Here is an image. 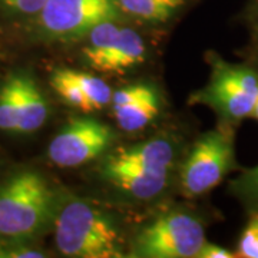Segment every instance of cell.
<instances>
[{"label":"cell","mask_w":258,"mask_h":258,"mask_svg":"<svg viewBox=\"0 0 258 258\" xmlns=\"http://www.w3.org/2000/svg\"><path fill=\"white\" fill-rule=\"evenodd\" d=\"M52 230L56 248L63 257H125L116 221L88 200L60 195Z\"/></svg>","instance_id":"cell-1"},{"label":"cell","mask_w":258,"mask_h":258,"mask_svg":"<svg viewBox=\"0 0 258 258\" xmlns=\"http://www.w3.org/2000/svg\"><path fill=\"white\" fill-rule=\"evenodd\" d=\"M59 200L39 171L12 174L0 185V238L35 241L52 230Z\"/></svg>","instance_id":"cell-2"},{"label":"cell","mask_w":258,"mask_h":258,"mask_svg":"<svg viewBox=\"0 0 258 258\" xmlns=\"http://www.w3.org/2000/svg\"><path fill=\"white\" fill-rule=\"evenodd\" d=\"M210 81L191 95V105H205L220 118V123L237 126L251 118L258 101V69L249 63H232L222 56H208Z\"/></svg>","instance_id":"cell-3"},{"label":"cell","mask_w":258,"mask_h":258,"mask_svg":"<svg viewBox=\"0 0 258 258\" xmlns=\"http://www.w3.org/2000/svg\"><path fill=\"white\" fill-rule=\"evenodd\" d=\"M234 138L235 128L220 123L194 142L179 171V186L185 197L205 195L228 174L240 169Z\"/></svg>","instance_id":"cell-4"},{"label":"cell","mask_w":258,"mask_h":258,"mask_svg":"<svg viewBox=\"0 0 258 258\" xmlns=\"http://www.w3.org/2000/svg\"><path fill=\"white\" fill-rule=\"evenodd\" d=\"M205 242L200 218L189 212L168 211L137 232L128 257L197 258Z\"/></svg>","instance_id":"cell-5"},{"label":"cell","mask_w":258,"mask_h":258,"mask_svg":"<svg viewBox=\"0 0 258 258\" xmlns=\"http://www.w3.org/2000/svg\"><path fill=\"white\" fill-rule=\"evenodd\" d=\"M118 0H47L32 18V35L40 40L71 42L106 20H120Z\"/></svg>","instance_id":"cell-6"},{"label":"cell","mask_w":258,"mask_h":258,"mask_svg":"<svg viewBox=\"0 0 258 258\" xmlns=\"http://www.w3.org/2000/svg\"><path fill=\"white\" fill-rule=\"evenodd\" d=\"M113 141L109 125L93 118H74L50 141L47 157L59 168H76L103 157Z\"/></svg>","instance_id":"cell-7"},{"label":"cell","mask_w":258,"mask_h":258,"mask_svg":"<svg viewBox=\"0 0 258 258\" xmlns=\"http://www.w3.org/2000/svg\"><path fill=\"white\" fill-rule=\"evenodd\" d=\"M171 172L148 166L112 165L103 161L98 166V174L105 184L137 201H149L159 197L168 186Z\"/></svg>","instance_id":"cell-8"},{"label":"cell","mask_w":258,"mask_h":258,"mask_svg":"<svg viewBox=\"0 0 258 258\" xmlns=\"http://www.w3.org/2000/svg\"><path fill=\"white\" fill-rule=\"evenodd\" d=\"M111 108L118 126L132 134L147 128L157 119L161 112V99L154 86L137 83L115 91Z\"/></svg>","instance_id":"cell-9"},{"label":"cell","mask_w":258,"mask_h":258,"mask_svg":"<svg viewBox=\"0 0 258 258\" xmlns=\"http://www.w3.org/2000/svg\"><path fill=\"white\" fill-rule=\"evenodd\" d=\"M18 131L32 134L45 125L49 116V105L36 81L28 74L18 72Z\"/></svg>","instance_id":"cell-10"},{"label":"cell","mask_w":258,"mask_h":258,"mask_svg":"<svg viewBox=\"0 0 258 258\" xmlns=\"http://www.w3.org/2000/svg\"><path fill=\"white\" fill-rule=\"evenodd\" d=\"M145 42L137 30L122 26L119 36L108 53L96 64L95 71L103 74H120L135 68L145 60Z\"/></svg>","instance_id":"cell-11"},{"label":"cell","mask_w":258,"mask_h":258,"mask_svg":"<svg viewBox=\"0 0 258 258\" xmlns=\"http://www.w3.org/2000/svg\"><path fill=\"white\" fill-rule=\"evenodd\" d=\"M188 0H118L122 13L148 23H165Z\"/></svg>","instance_id":"cell-12"},{"label":"cell","mask_w":258,"mask_h":258,"mask_svg":"<svg viewBox=\"0 0 258 258\" xmlns=\"http://www.w3.org/2000/svg\"><path fill=\"white\" fill-rule=\"evenodd\" d=\"M49 83H50L52 89L56 92V95L68 106L75 108V109L83 112V113L93 112L88 98L85 96V93L79 88V85L75 82L71 69H68V68H57V69H55L50 74Z\"/></svg>","instance_id":"cell-13"},{"label":"cell","mask_w":258,"mask_h":258,"mask_svg":"<svg viewBox=\"0 0 258 258\" xmlns=\"http://www.w3.org/2000/svg\"><path fill=\"white\" fill-rule=\"evenodd\" d=\"M71 72H72L75 82L79 85V88L82 89L85 96L88 98L93 112L101 111L103 108H106L108 105H111L113 91L102 78H98V76L91 74H85V72H79V71H74V69H71Z\"/></svg>","instance_id":"cell-14"},{"label":"cell","mask_w":258,"mask_h":258,"mask_svg":"<svg viewBox=\"0 0 258 258\" xmlns=\"http://www.w3.org/2000/svg\"><path fill=\"white\" fill-rule=\"evenodd\" d=\"M18 74H12L0 86V131H18Z\"/></svg>","instance_id":"cell-15"},{"label":"cell","mask_w":258,"mask_h":258,"mask_svg":"<svg viewBox=\"0 0 258 258\" xmlns=\"http://www.w3.org/2000/svg\"><path fill=\"white\" fill-rule=\"evenodd\" d=\"M230 194L247 211H258V165L241 171L230 184Z\"/></svg>","instance_id":"cell-16"},{"label":"cell","mask_w":258,"mask_h":258,"mask_svg":"<svg viewBox=\"0 0 258 258\" xmlns=\"http://www.w3.org/2000/svg\"><path fill=\"white\" fill-rule=\"evenodd\" d=\"M241 230L235 254L238 258H258V211H249Z\"/></svg>","instance_id":"cell-17"},{"label":"cell","mask_w":258,"mask_h":258,"mask_svg":"<svg viewBox=\"0 0 258 258\" xmlns=\"http://www.w3.org/2000/svg\"><path fill=\"white\" fill-rule=\"evenodd\" d=\"M46 251L33 245V241L0 238V258H43Z\"/></svg>","instance_id":"cell-18"},{"label":"cell","mask_w":258,"mask_h":258,"mask_svg":"<svg viewBox=\"0 0 258 258\" xmlns=\"http://www.w3.org/2000/svg\"><path fill=\"white\" fill-rule=\"evenodd\" d=\"M47 0H0V10L12 18H33Z\"/></svg>","instance_id":"cell-19"},{"label":"cell","mask_w":258,"mask_h":258,"mask_svg":"<svg viewBox=\"0 0 258 258\" xmlns=\"http://www.w3.org/2000/svg\"><path fill=\"white\" fill-rule=\"evenodd\" d=\"M237 254L235 251H231L228 248H224L221 245L211 244V242H205L203 245L201 251L198 252L197 258H235Z\"/></svg>","instance_id":"cell-20"},{"label":"cell","mask_w":258,"mask_h":258,"mask_svg":"<svg viewBox=\"0 0 258 258\" xmlns=\"http://www.w3.org/2000/svg\"><path fill=\"white\" fill-rule=\"evenodd\" d=\"M242 18L249 25H254L258 22V0H249L248 5L245 6Z\"/></svg>","instance_id":"cell-21"},{"label":"cell","mask_w":258,"mask_h":258,"mask_svg":"<svg viewBox=\"0 0 258 258\" xmlns=\"http://www.w3.org/2000/svg\"><path fill=\"white\" fill-rule=\"evenodd\" d=\"M252 29V33H251V53L254 57V62H255V68L258 69V22L251 25Z\"/></svg>","instance_id":"cell-22"},{"label":"cell","mask_w":258,"mask_h":258,"mask_svg":"<svg viewBox=\"0 0 258 258\" xmlns=\"http://www.w3.org/2000/svg\"><path fill=\"white\" fill-rule=\"evenodd\" d=\"M251 118H254V119L258 120V101H257V103H255V106H254V111H252Z\"/></svg>","instance_id":"cell-23"}]
</instances>
